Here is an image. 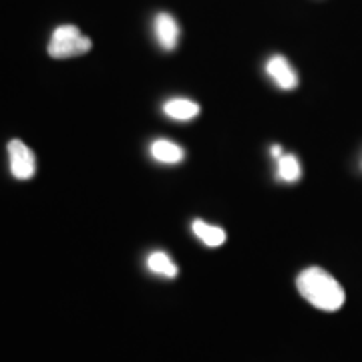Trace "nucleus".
Returning a JSON list of instances; mask_svg holds the SVG:
<instances>
[{"label": "nucleus", "instance_id": "f03ea898", "mask_svg": "<svg viewBox=\"0 0 362 362\" xmlns=\"http://www.w3.org/2000/svg\"><path fill=\"white\" fill-rule=\"evenodd\" d=\"M93 42L87 39L77 26L63 25L57 26L52 33L51 42H49V54L52 59H71V57H81L90 51Z\"/></svg>", "mask_w": 362, "mask_h": 362}, {"label": "nucleus", "instance_id": "0eeeda50", "mask_svg": "<svg viewBox=\"0 0 362 362\" xmlns=\"http://www.w3.org/2000/svg\"><path fill=\"white\" fill-rule=\"evenodd\" d=\"M163 113L175 121H192L199 115V105L192 99H169L163 105Z\"/></svg>", "mask_w": 362, "mask_h": 362}, {"label": "nucleus", "instance_id": "20e7f679", "mask_svg": "<svg viewBox=\"0 0 362 362\" xmlns=\"http://www.w3.org/2000/svg\"><path fill=\"white\" fill-rule=\"evenodd\" d=\"M266 73L282 90H292L298 87L296 71L292 69L290 61L282 54L270 57V61L266 63Z\"/></svg>", "mask_w": 362, "mask_h": 362}, {"label": "nucleus", "instance_id": "7ed1b4c3", "mask_svg": "<svg viewBox=\"0 0 362 362\" xmlns=\"http://www.w3.org/2000/svg\"><path fill=\"white\" fill-rule=\"evenodd\" d=\"M8 157H11V171L16 180L25 181L35 175L37 161H35L33 149L26 147V143H23L21 139H13L8 143Z\"/></svg>", "mask_w": 362, "mask_h": 362}, {"label": "nucleus", "instance_id": "1a4fd4ad", "mask_svg": "<svg viewBox=\"0 0 362 362\" xmlns=\"http://www.w3.org/2000/svg\"><path fill=\"white\" fill-rule=\"evenodd\" d=\"M147 268L157 274V276H165V278H177V266L171 262L165 252H153L147 258Z\"/></svg>", "mask_w": 362, "mask_h": 362}, {"label": "nucleus", "instance_id": "39448f33", "mask_svg": "<svg viewBox=\"0 0 362 362\" xmlns=\"http://www.w3.org/2000/svg\"><path fill=\"white\" fill-rule=\"evenodd\" d=\"M153 30H156V39L161 45V49L173 51L177 47V42H180V25L171 14H157L156 21H153Z\"/></svg>", "mask_w": 362, "mask_h": 362}, {"label": "nucleus", "instance_id": "423d86ee", "mask_svg": "<svg viewBox=\"0 0 362 362\" xmlns=\"http://www.w3.org/2000/svg\"><path fill=\"white\" fill-rule=\"evenodd\" d=\"M151 156L159 163H181L183 157H185V151L183 147H180L177 143L168 141V139H157V141L151 143Z\"/></svg>", "mask_w": 362, "mask_h": 362}, {"label": "nucleus", "instance_id": "9b49d317", "mask_svg": "<svg viewBox=\"0 0 362 362\" xmlns=\"http://www.w3.org/2000/svg\"><path fill=\"white\" fill-rule=\"evenodd\" d=\"M272 156L276 157V159L282 157V147H280V145H274V147H272Z\"/></svg>", "mask_w": 362, "mask_h": 362}, {"label": "nucleus", "instance_id": "9d476101", "mask_svg": "<svg viewBox=\"0 0 362 362\" xmlns=\"http://www.w3.org/2000/svg\"><path fill=\"white\" fill-rule=\"evenodd\" d=\"M278 177L286 183H296L302 177V168L296 156H282L278 157Z\"/></svg>", "mask_w": 362, "mask_h": 362}, {"label": "nucleus", "instance_id": "6e6552de", "mask_svg": "<svg viewBox=\"0 0 362 362\" xmlns=\"http://www.w3.org/2000/svg\"><path fill=\"white\" fill-rule=\"evenodd\" d=\"M194 233L209 247H218L226 242V232L223 228H218V226H211V223H206L202 220L194 221Z\"/></svg>", "mask_w": 362, "mask_h": 362}, {"label": "nucleus", "instance_id": "f257e3e1", "mask_svg": "<svg viewBox=\"0 0 362 362\" xmlns=\"http://www.w3.org/2000/svg\"><path fill=\"white\" fill-rule=\"evenodd\" d=\"M298 292L304 300H308L314 308L324 312H337L344 306V288L340 286L337 278L322 268H308L304 270L296 280Z\"/></svg>", "mask_w": 362, "mask_h": 362}]
</instances>
